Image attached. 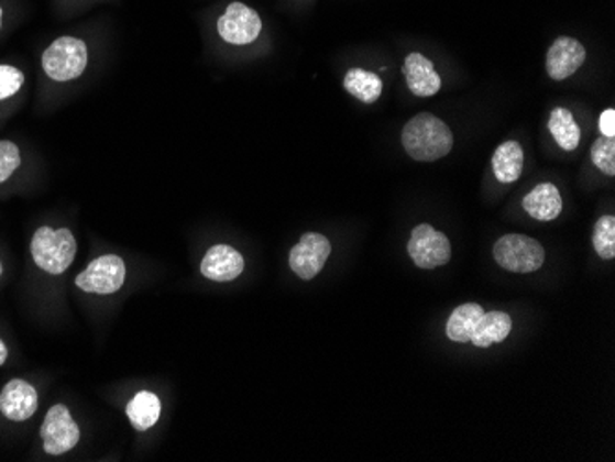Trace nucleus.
<instances>
[{
	"instance_id": "obj_8",
	"label": "nucleus",
	"mask_w": 615,
	"mask_h": 462,
	"mask_svg": "<svg viewBox=\"0 0 615 462\" xmlns=\"http://www.w3.org/2000/svg\"><path fill=\"white\" fill-rule=\"evenodd\" d=\"M40 435L43 450L54 457L65 455L79 442L78 424L74 422L68 407L63 404H56L48 409Z\"/></svg>"
},
{
	"instance_id": "obj_19",
	"label": "nucleus",
	"mask_w": 615,
	"mask_h": 462,
	"mask_svg": "<svg viewBox=\"0 0 615 462\" xmlns=\"http://www.w3.org/2000/svg\"><path fill=\"white\" fill-rule=\"evenodd\" d=\"M549 131L564 152H573L581 144V128L570 109L557 108L549 114Z\"/></svg>"
},
{
	"instance_id": "obj_27",
	"label": "nucleus",
	"mask_w": 615,
	"mask_h": 462,
	"mask_svg": "<svg viewBox=\"0 0 615 462\" xmlns=\"http://www.w3.org/2000/svg\"><path fill=\"white\" fill-rule=\"evenodd\" d=\"M2 23H4V10L0 7V30H2Z\"/></svg>"
},
{
	"instance_id": "obj_13",
	"label": "nucleus",
	"mask_w": 615,
	"mask_h": 462,
	"mask_svg": "<svg viewBox=\"0 0 615 462\" xmlns=\"http://www.w3.org/2000/svg\"><path fill=\"white\" fill-rule=\"evenodd\" d=\"M407 87L418 98L435 97L441 90L442 79L435 70L433 62L418 52H413L404 62Z\"/></svg>"
},
{
	"instance_id": "obj_9",
	"label": "nucleus",
	"mask_w": 615,
	"mask_h": 462,
	"mask_svg": "<svg viewBox=\"0 0 615 462\" xmlns=\"http://www.w3.org/2000/svg\"><path fill=\"white\" fill-rule=\"evenodd\" d=\"M332 253L328 238L317 232H308L289 253V267L303 280H311L321 273Z\"/></svg>"
},
{
	"instance_id": "obj_3",
	"label": "nucleus",
	"mask_w": 615,
	"mask_h": 462,
	"mask_svg": "<svg viewBox=\"0 0 615 462\" xmlns=\"http://www.w3.org/2000/svg\"><path fill=\"white\" fill-rule=\"evenodd\" d=\"M89 65V45L76 35H62L46 46L41 56V67L45 76L57 81L67 84L78 79Z\"/></svg>"
},
{
	"instance_id": "obj_16",
	"label": "nucleus",
	"mask_w": 615,
	"mask_h": 462,
	"mask_svg": "<svg viewBox=\"0 0 615 462\" xmlns=\"http://www.w3.org/2000/svg\"><path fill=\"white\" fill-rule=\"evenodd\" d=\"M492 169L499 183H514L524 172V150L519 142L507 141L497 146L492 157Z\"/></svg>"
},
{
	"instance_id": "obj_11",
	"label": "nucleus",
	"mask_w": 615,
	"mask_h": 462,
	"mask_svg": "<svg viewBox=\"0 0 615 462\" xmlns=\"http://www.w3.org/2000/svg\"><path fill=\"white\" fill-rule=\"evenodd\" d=\"M40 407V396L26 380H12L0 393V413L12 422H24L34 417Z\"/></svg>"
},
{
	"instance_id": "obj_4",
	"label": "nucleus",
	"mask_w": 615,
	"mask_h": 462,
	"mask_svg": "<svg viewBox=\"0 0 615 462\" xmlns=\"http://www.w3.org/2000/svg\"><path fill=\"white\" fill-rule=\"evenodd\" d=\"M494 260L510 273H535L546 262L542 243L524 234H505L494 245Z\"/></svg>"
},
{
	"instance_id": "obj_10",
	"label": "nucleus",
	"mask_w": 615,
	"mask_h": 462,
	"mask_svg": "<svg viewBox=\"0 0 615 462\" xmlns=\"http://www.w3.org/2000/svg\"><path fill=\"white\" fill-rule=\"evenodd\" d=\"M586 62V48L582 46L581 41L562 35L559 40L553 41V45L549 46L548 57H546V70L549 78L554 81L570 78Z\"/></svg>"
},
{
	"instance_id": "obj_5",
	"label": "nucleus",
	"mask_w": 615,
	"mask_h": 462,
	"mask_svg": "<svg viewBox=\"0 0 615 462\" xmlns=\"http://www.w3.org/2000/svg\"><path fill=\"white\" fill-rule=\"evenodd\" d=\"M125 280L124 260L119 254H103L92 260L78 276L76 286L85 294L111 295L117 294Z\"/></svg>"
},
{
	"instance_id": "obj_23",
	"label": "nucleus",
	"mask_w": 615,
	"mask_h": 462,
	"mask_svg": "<svg viewBox=\"0 0 615 462\" xmlns=\"http://www.w3.org/2000/svg\"><path fill=\"white\" fill-rule=\"evenodd\" d=\"M21 150L12 141H0V183H7L21 168Z\"/></svg>"
},
{
	"instance_id": "obj_25",
	"label": "nucleus",
	"mask_w": 615,
	"mask_h": 462,
	"mask_svg": "<svg viewBox=\"0 0 615 462\" xmlns=\"http://www.w3.org/2000/svg\"><path fill=\"white\" fill-rule=\"evenodd\" d=\"M598 130L603 136H615V111L614 109H606L598 119Z\"/></svg>"
},
{
	"instance_id": "obj_28",
	"label": "nucleus",
	"mask_w": 615,
	"mask_h": 462,
	"mask_svg": "<svg viewBox=\"0 0 615 462\" xmlns=\"http://www.w3.org/2000/svg\"><path fill=\"white\" fill-rule=\"evenodd\" d=\"M2 271H4V267H2V262H0V276H2Z\"/></svg>"
},
{
	"instance_id": "obj_7",
	"label": "nucleus",
	"mask_w": 615,
	"mask_h": 462,
	"mask_svg": "<svg viewBox=\"0 0 615 462\" xmlns=\"http://www.w3.org/2000/svg\"><path fill=\"white\" fill-rule=\"evenodd\" d=\"M407 253L420 270H435L452 258V245L447 234L435 231L428 223L415 227L407 243Z\"/></svg>"
},
{
	"instance_id": "obj_12",
	"label": "nucleus",
	"mask_w": 615,
	"mask_h": 462,
	"mask_svg": "<svg viewBox=\"0 0 615 462\" xmlns=\"http://www.w3.org/2000/svg\"><path fill=\"white\" fill-rule=\"evenodd\" d=\"M245 262L242 254L231 245H215L201 260V275L212 283H231L242 275Z\"/></svg>"
},
{
	"instance_id": "obj_26",
	"label": "nucleus",
	"mask_w": 615,
	"mask_h": 462,
	"mask_svg": "<svg viewBox=\"0 0 615 462\" xmlns=\"http://www.w3.org/2000/svg\"><path fill=\"white\" fill-rule=\"evenodd\" d=\"M7 361H8V346L7 343L2 341V338H0V366L4 365Z\"/></svg>"
},
{
	"instance_id": "obj_24",
	"label": "nucleus",
	"mask_w": 615,
	"mask_h": 462,
	"mask_svg": "<svg viewBox=\"0 0 615 462\" xmlns=\"http://www.w3.org/2000/svg\"><path fill=\"white\" fill-rule=\"evenodd\" d=\"M24 73L13 65H0V102L15 97L23 89Z\"/></svg>"
},
{
	"instance_id": "obj_20",
	"label": "nucleus",
	"mask_w": 615,
	"mask_h": 462,
	"mask_svg": "<svg viewBox=\"0 0 615 462\" xmlns=\"http://www.w3.org/2000/svg\"><path fill=\"white\" fill-rule=\"evenodd\" d=\"M485 310L475 302L459 306L452 311L447 322V336L453 343H470L475 324L480 321Z\"/></svg>"
},
{
	"instance_id": "obj_15",
	"label": "nucleus",
	"mask_w": 615,
	"mask_h": 462,
	"mask_svg": "<svg viewBox=\"0 0 615 462\" xmlns=\"http://www.w3.org/2000/svg\"><path fill=\"white\" fill-rule=\"evenodd\" d=\"M513 330V319L505 311H485L475 324L470 343L486 349L494 343H502Z\"/></svg>"
},
{
	"instance_id": "obj_2",
	"label": "nucleus",
	"mask_w": 615,
	"mask_h": 462,
	"mask_svg": "<svg viewBox=\"0 0 615 462\" xmlns=\"http://www.w3.org/2000/svg\"><path fill=\"white\" fill-rule=\"evenodd\" d=\"M30 249H32V258L41 271L59 276L73 265L78 243L73 231L67 227L52 229L43 226L34 232Z\"/></svg>"
},
{
	"instance_id": "obj_14",
	"label": "nucleus",
	"mask_w": 615,
	"mask_h": 462,
	"mask_svg": "<svg viewBox=\"0 0 615 462\" xmlns=\"http://www.w3.org/2000/svg\"><path fill=\"white\" fill-rule=\"evenodd\" d=\"M527 215L538 221H553L562 212V196L551 183H540L524 198Z\"/></svg>"
},
{
	"instance_id": "obj_18",
	"label": "nucleus",
	"mask_w": 615,
	"mask_h": 462,
	"mask_svg": "<svg viewBox=\"0 0 615 462\" xmlns=\"http://www.w3.org/2000/svg\"><path fill=\"white\" fill-rule=\"evenodd\" d=\"M343 85L349 95L363 103L376 102L384 90L382 78L365 68H350L349 73L344 74Z\"/></svg>"
},
{
	"instance_id": "obj_21",
	"label": "nucleus",
	"mask_w": 615,
	"mask_h": 462,
	"mask_svg": "<svg viewBox=\"0 0 615 462\" xmlns=\"http://www.w3.org/2000/svg\"><path fill=\"white\" fill-rule=\"evenodd\" d=\"M593 248L603 260L615 258V218L603 216L598 218L593 229Z\"/></svg>"
},
{
	"instance_id": "obj_17",
	"label": "nucleus",
	"mask_w": 615,
	"mask_h": 462,
	"mask_svg": "<svg viewBox=\"0 0 615 462\" xmlns=\"http://www.w3.org/2000/svg\"><path fill=\"white\" fill-rule=\"evenodd\" d=\"M131 426L139 431H147L158 422L161 418V400L152 391H141L133 396L125 407Z\"/></svg>"
},
{
	"instance_id": "obj_22",
	"label": "nucleus",
	"mask_w": 615,
	"mask_h": 462,
	"mask_svg": "<svg viewBox=\"0 0 615 462\" xmlns=\"http://www.w3.org/2000/svg\"><path fill=\"white\" fill-rule=\"evenodd\" d=\"M592 161L604 175H615V141L614 136H598L593 142Z\"/></svg>"
},
{
	"instance_id": "obj_1",
	"label": "nucleus",
	"mask_w": 615,
	"mask_h": 462,
	"mask_svg": "<svg viewBox=\"0 0 615 462\" xmlns=\"http://www.w3.org/2000/svg\"><path fill=\"white\" fill-rule=\"evenodd\" d=\"M402 146L413 161L433 163L452 152L453 133L435 114L420 113L404 125Z\"/></svg>"
},
{
	"instance_id": "obj_6",
	"label": "nucleus",
	"mask_w": 615,
	"mask_h": 462,
	"mask_svg": "<svg viewBox=\"0 0 615 462\" xmlns=\"http://www.w3.org/2000/svg\"><path fill=\"white\" fill-rule=\"evenodd\" d=\"M264 23L259 12L243 2H231L218 18V34L221 40L234 46L251 45L259 40Z\"/></svg>"
}]
</instances>
